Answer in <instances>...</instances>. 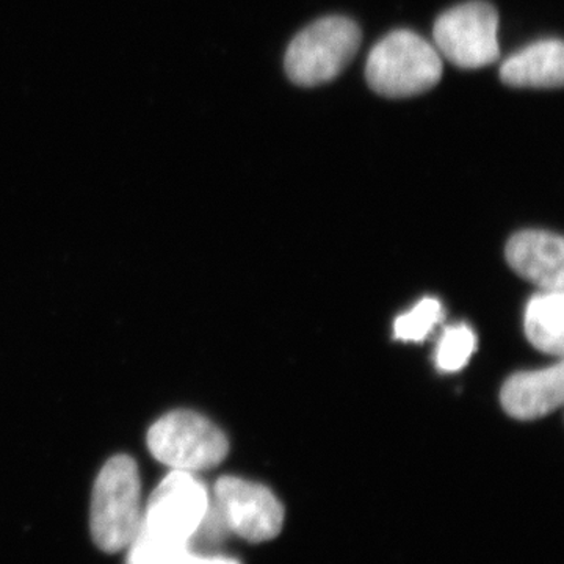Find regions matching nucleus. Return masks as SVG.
Listing matches in <instances>:
<instances>
[{"label":"nucleus","instance_id":"nucleus-1","mask_svg":"<svg viewBox=\"0 0 564 564\" xmlns=\"http://www.w3.org/2000/svg\"><path fill=\"white\" fill-rule=\"evenodd\" d=\"M440 52L415 32L393 31L367 57L366 79L377 95L400 99L432 90L443 79Z\"/></svg>","mask_w":564,"mask_h":564},{"label":"nucleus","instance_id":"nucleus-5","mask_svg":"<svg viewBox=\"0 0 564 564\" xmlns=\"http://www.w3.org/2000/svg\"><path fill=\"white\" fill-rule=\"evenodd\" d=\"M497 31L499 13L496 7L485 0H470L437 18L433 39L448 62L458 68L478 69L499 61Z\"/></svg>","mask_w":564,"mask_h":564},{"label":"nucleus","instance_id":"nucleus-4","mask_svg":"<svg viewBox=\"0 0 564 564\" xmlns=\"http://www.w3.org/2000/svg\"><path fill=\"white\" fill-rule=\"evenodd\" d=\"M148 447L158 462L182 473L214 469L228 456L225 433L193 411L163 415L148 433Z\"/></svg>","mask_w":564,"mask_h":564},{"label":"nucleus","instance_id":"nucleus-12","mask_svg":"<svg viewBox=\"0 0 564 564\" xmlns=\"http://www.w3.org/2000/svg\"><path fill=\"white\" fill-rule=\"evenodd\" d=\"M128 551V564H240L229 556L198 554L192 545L169 543L143 532Z\"/></svg>","mask_w":564,"mask_h":564},{"label":"nucleus","instance_id":"nucleus-8","mask_svg":"<svg viewBox=\"0 0 564 564\" xmlns=\"http://www.w3.org/2000/svg\"><path fill=\"white\" fill-rule=\"evenodd\" d=\"M507 261L516 273L544 291H563L562 237L547 231H522L507 245Z\"/></svg>","mask_w":564,"mask_h":564},{"label":"nucleus","instance_id":"nucleus-13","mask_svg":"<svg viewBox=\"0 0 564 564\" xmlns=\"http://www.w3.org/2000/svg\"><path fill=\"white\" fill-rule=\"evenodd\" d=\"M444 318L443 304L436 299H423L413 310L400 315L393 323L395 339L421 343Z\"/></svg>","mask_w":564,"mask_h":564},{"label":"nucleus","instance_id":"nucleus-6","mask_svg":"<svg viewBox=\"0 0 564 564\" xmlns=\"http://www.w3.org/2000/svg\"><path fill=\"white\" fill-rule=\"evenodd\" d=\"M209 507V492L198 478L172 470L152 492L140 532L169 543L192 545Z\"/></svg>","mask_w":564,"mask_h":564},{"label":"nucleus","instance_id":"nucleus-11","mask_svg":"<svg viewBox=\"0 0 564 564\" xmlns=\"http://www.w3.org/2000/svg\"><path fill=\"white\" fill-rule=\"evenodd\" d=\"M563 306V291H544L530 300L525 311V334L538 350L562 355Z\"/></svg>","mask_w":564,"mask_h":564},{"label":"nucleus","instance_id":"nucleus-7","mask_svg":"<svg viewBox=\"0 0 564 564\" xmlns=\"http://www.w3.org/2000/svg\"><path fill=\"white\" fill-rule=\"evenodd\" d=\"M214 499L226 530L248 543H265L281 533L284 508L265 486L239 477H221L215 484Z\"/></svg>","mask_w":564,"mask_h":564},{"label":"nucleus","instance_id":"nucleus-9","mask_svg":"<svg viewBox=\"0 0 564 564\" xmlns=\"http://www.w3.org/2000/svg\"><path fill=\"white\" fill-rule=\"evenodd\" d=\"M563 364L534 372L516 373L503 384L502 406L511 417L534 421L562 406Z\"/></svg>","mask_w":564,"mask_h":564},{"label":"nucleus","instance_id":"nucleus-10","mask_svg":"<svg viewBox=\"0 0 564 564\" xmlns=\"http://www.w3.org/2000/svg\"><path fill=\"white\" fill-rule=\"evenodd\" d=\"M500 80L514 88H562L564 46L562 40H541L511 55L500 66Z\"/></svg>","mask_w":564,"mask_h":564},{"label":"nucleus","instance_id":"nucleus-3","mask_svg":"<svg viewBox=\"0 0 564 564\" xmlns=\"http://www.w3.org/2000/svg\"><path fill=\"white\" fill-rule=\"evenodd\" d=\"M361 29L347 17H325L303 29L285 51L284 68L299 87H318L339 76L361 47Z\"/></svg>","mask_w":564,"mask_h":564},{"label":"nucleus","instance_id":"nucleus-2","mask_svg":"<svg viewBox=\"0 0 564 564\" xmlns=\"http://www.w3.org/2000/svg\"><path fill=\"white\" fill-rule=\"evenodd\" d=\"M140 474L128 455L106 463L96 478L91 496L93 541L107 554L129 549L141 529Z\"/></svg>","mask_w":564,"mask_h":564},{"label":"nucleus","instance_id":"nucleus-14","mask_svg":"<svg viewBox=\"0 0 564 564\" xmlns=\"http://www.w3.org/2000/svg\"><path fill=\"white\" fill-rule=\"evenodd\" d=\"M475 334L469 326L458 325L445 329L436 348V366L443 372H458L475 350Z\"/></svg>","mask_w":564,"mask_h":564}]
</instances>
